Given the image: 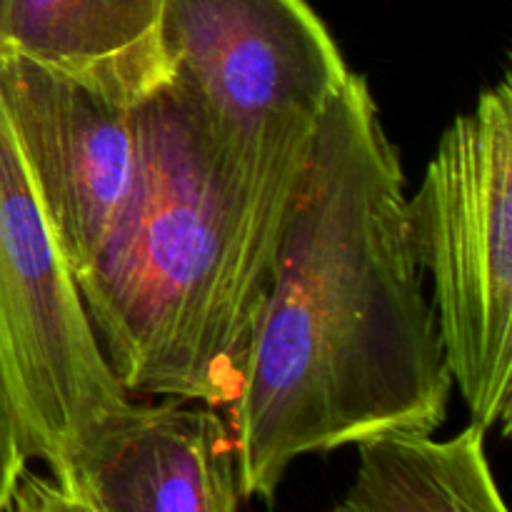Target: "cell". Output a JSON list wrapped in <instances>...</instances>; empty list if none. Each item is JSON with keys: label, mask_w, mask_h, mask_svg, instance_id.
I'll list each match as a JSON object with an SVG mask.
<instances>
[{"label": "cell", "mask_w": 512, "mask_h": 512, "mask_svg": "<svg viewBox=\"0 0 512 512\" xmlns=\"http://www.w3.org/2000/svg\"><path fill=\"white\" fill-rule=\"evenodd\" d=\"M158 43L168 80L233 130L318 120L350 75L305 0H160Z\"/></svg>", "instance_id": "cell-6"}, {"label": "cell", "mask_w": 512, "mask_h": 512, "mask_svg": "<svg viewBox=\"0 0 512 512\" xmlns=\"http://www.w3.org/2000/svg\"><path fill=\"white\" fill-rule=\"evenodd\" d=\"M50 478L95 512H238V453L215 408L133 403Z\"/></svg>", "instance_id": "cell-7"}, {"label": "cell", "mask_w": 512, "mask_h": 512, "mask_svg": "<svg viewBox=\"0 0 512 512\" xmlns=\"http://www.w3.org/2000/svg\"><path fill=\"white\" fill-rule=\"evenodd\" d=\"M3 10H5V0H0V25H3Z\"/></svg>", "instance_id": "cell-12"}, {"label": "cell", "mask_w": 512, "mask_h": 512, "mask_svg": "<svg viewBox=\"0 0 512 512\" xmlns=\"http://www.w3.org/2000/svg\"><path fill=\"white\" fill-rule=\"evenodd\" d=\"M485 433H390L358 443V470L330 512H510L490 468Z\"/></svg>", "instance_id": "cell-9"}, {"label": "cell", "mask_w": 512, "mask_h": 512, "mask_svg": "<svg viewBox=\"0 0 512 512\" xmlns=\"http://www.w3.org/2000/svg\"><path fill=\"white\" fill-rule=\"evenodd\" d=\"M0 365L30 460L50 473L133 405L38 203L0 103Z\"/></svg>", "instance_id": "cell-4"}, {"label": "cell", "mask_w": 512, "mask_h": 512, "mask_svg": "<svg viewBox=\"0 0 512 512\" xmlns=\"http://www.w3.org/2000/svg\"><path fill=\"white\" fill-rule=\"evenodd\" d=\"M5 512H95L78 495L65 490L55 478L30 473L28 468L18 478Z\"/></svg>", "instance_id": "cell-11"}, {"label": "cell", "mask_w": 512, "mask_h": 512, "mask_svg": "<svg viewBox=\"0 0 512 512\" xmlns=\"http://www.w3.org/2000/svg\"><path fill=\"white\" fill-rule=\"evenodd\" d=\"M408 225L453 385L473 423L508 425L512 380V83L483 90L440 138Z\"/></svg>", "instance_id": "cell-3"}, {"label": "cell", "mask_w": 512, "mask_h": 512, "mask_svg": "<svg viewBox=\"0 0 512 512\" xmlns=\"http://www.w3.org/2000/svg\"><path fill=\"white\" fill-rule=\"evenodd\" d=\"M0 103L40 208L78 283L143 188L140 103H120L3 45Z\"/></svg>", "instance_id": "cell-5"}, {"label": "cell", "mask_w": 512, "mask_h": 512, "mask_svg": "<svg viewBox=\"0 0 512 512\" xmlns=\"http://www.w3.org/2000/svg\"><path fill=\"white\" fill-rule=\"evenodd\" d=\"M160 0H5L0 45L125 105L168 80Z\"/></svg>", "instance_id": "cell-8"}, {"label": "cell", "mask_w": 512, "mask_h": 512, "mask_svg": "<svg viewBox=\"0 0 512 512\" xmlns=\"http://www.w3.org/2000/svg\"><path fill=\"white\" fill-rule=\"evenodd\" d=\"M453 390L408 225L403 165L350 70L315 123L230 405L240 498L273 505L303 455L433 435Z\"/></svg>", "instance_id": "cell-1"}, {"label": "cell", "mask_w": 512, "mask_h": 512, "mask_svg": "<svg viewBox=\"0 0 512 512\" xmlns=\"http://www.w3.org/2000/svg\"><path fill=\"white\" fill-rule=\"evenodd\" d=\"M138 108L143 188L80 298L125 393L230 408L318 120L233 130L175 80Z\"/></svg>", "instance_id": "cell-2"}, {"label": "cell", "mask_w": 512, "mask_h": 512, "mask_svg": "<svg viewBox=\"0 0 512 512\" xmlns=\"http://www.w3.org/2000/svg\"><path fill=\"white\" fill-rule=\"evenodd\" d=\"M28 460L18 410L13 405L3 365H0V512H5V505H8Z\"/></svg>", "instance_id": "cell-10"}]
</instances>
